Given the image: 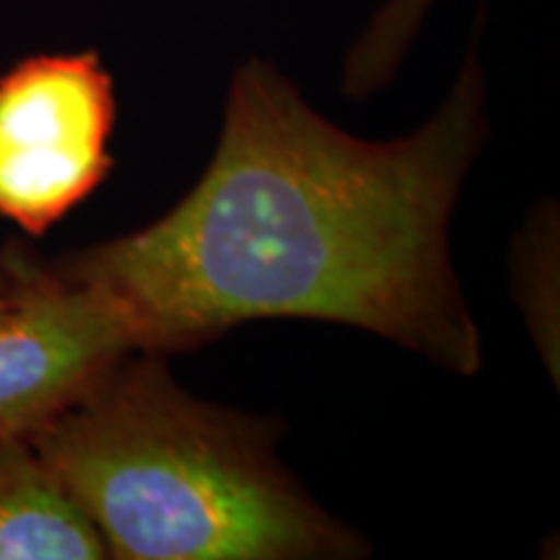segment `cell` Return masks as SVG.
Returning a JSON list of instances; mask_svg holds the SVG:
<instances>
[{
	"instance_id": "6",
	"label": "cell",
	"mask_w": 560,
	"mask_h": 560,
	"mask_svg": "<svg viewBox=\"0 0 560 560\" xmlns=\"http://www.w3.org/2000/svg\"><path fill=\"white\" fill-rule=\"evenodd\" d=\"M433 0H387L342 60V94L366 100L395 79Z\"/></svg>"
},
{
	"instance_id": "2",
	"label": "cell",
	"mask_w": 560,
	"mask_h": 560,
	"mask_svg": "<svg viewBox=\"0 0 560 560\" xmlns=\"http://www.w3.org/2000/svg\"><path fill=\"white\" fill-rule=\"evenodd\" d=\"M122 560L359 558L366 542L285 472L272 429L200 402L130 353L26 433Z\"/></svg>"
},
{
	"instance_id": "5",
	"label": "cell",
	"mask_w": 560,
	"mask_h": 560,
	"mask_svg": "<svg viewBox=\"0 0 560 560\" xmlns=\"http://www.w3.org/2000/svg\"><path fill=\"white\" fill-rule=\"evenodd\" d=\"M109 548L26 436H0V560H102Z\"/></svg>"
},
{
	"instance_id": "7",
	"label": "cell",
	"mask_w": 560,
	"mask_h": 560,
	"mask_svg": "<svg viewBox=\"0 0 560 560\" xmlns=\"http://www.w3.org/2000/svg\"><path fill=\"white\" fill-rule=\"evenodd\" d=\"M21 283H24V265L21 262H16L9 270H0V312L16 299Z\"/></svg>"
},
{
	"instance_id": "3",
	"label": "cell",
	"mask_w": 560,
	"mask_h": 560,
	"mask_svg": "<svg viewBox=\"0 0 560 560\" xmlns=\"http://www.w3.org/2000/svg\"><path fill=\"white\" fill-rule=\"evenodd\" d=\"M115 83L96 52L34 55L0 75V215L45 234L115 166Z\"/></svg>"
},
{
	"instance_id": "4",
	"label": "cell",
	"mask_w": 560,
	"mask_h": 560,
	"mask_svg": "<svg viewBox=\"0 0 560 560\" xmlns=\"http://www.w3.org/2000/svg\"><path fill=\"white\" fill-rule=\"evenodd\" d=\"M138 338L128 314L96 285L24 265L0 312V436H26L102 382Z\"/></svg>"
},
{
	"instance_id": "1",
	"label": "cell",
	"mask_w": 560,
	"mask_h": 560,
	"mask_svg": "<svg viewBox=\"0 0 560 560\" xmlns=\"http://www.w3.org/2000/svg\"><path fill=\"white\" fill-rule=\"evenodd\" d=\"M486 102L470 55L429 122L366 140L249 58L198 185L159 221L60 270L117 301L143 353L198 348L244 322L317 319L475 374L482 346L450 223L486 143Z\"/></svg>"
}]
</instances>
